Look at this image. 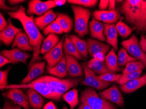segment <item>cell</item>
Returning <instances> with one entry per match:
<instances>
[{
	"label": "cell",
	"instance_id": "5bb4252c",
	"mask_svg": "<svg viewBox=\"0 0 146 109\" xmlns=\"http://www.w3.org/2000/svg\"><path fill=\"white\" fill-rule=\"evenodd\" d=\"M8 27L0 32V39L7 46H9L13 42L16 35L23 32V29L18 28L12 24L10 18L8 19Z\"/></svg>",
	"mask_w": 146,
	"mask_h": 109
},
{
	"label": "cell",
	"instance_id": "8d00e7d4",
	"mask_svg": "<svg viewBox=\"0 0 146 109\" xmlns=\"http://www.w3.org/2000/svg\"><path fill=\"white\" fill-rule=\"evenodd\" d=\"M122 76V74H115L112 73H108L100 75L98 76V77L100 79L103 81L109 82H113L118 81L121 78Z\"/></svg>",
	"mask_w": 146,
	"mask_h": 109
},
{
	"label": "cell",
	"instance_id": "ba28073f",
	"mask_svg": "<svg viewBox=\"0 0 146 109\" xmlns=\"http://www.w3.org/2000/svg\"><path fill=\"white\" fill-rule=\"evenodd\" d=\"M121 44L130 55L141 61L146 66V54L142 50L139 45L138 39L135 35L122 42Z\"/></svg>",
	"mask_w": 146,
	"mask_h": 109
},
{
	"label": "cell",
	"instance_id": "5b68a950",
	"mask_svg": "<svg viewBox=\"0 0 146 109\" xmlns=\"http://www.w3.org/2000/svg\"><path fill=\"white\" fill-rule=\"evenodd\" d=\"M80 101L88 105L92 109H116L110 102L100 98L93 88H87L82 91Z\"/></svg>",
	"mask_w": 146,
	"mask_h": 109
},
{
	"label": "cell",
	"instance_id": "816d5d0a",
	"mask_svg": "<svg viewBox=\"0 0 146 109\" xmlns=\"http://www.w3.org/2000/svg\"><path fill=\"white\" fill-rule=\"evenodd\" d=\"M62 109H68V107H67V106H64L63 107V108H62Z\"/></svg>",
	"mask_w": 146,
	"mask_h": 109
},
{
	"label": "cell",
	"instance_id": "bcb514c9",
	"mask_svg": "<svg viewBox=\"0 0 146 109\" xmlns=\"http://www.w3.org/2000/svg\"><path fill=\"white\" fill-rule=\"evenodd\" d=\"M115 1L110 0L109 1L108 11H116L115 10Z\"/></svg>",
	"mask_w": 146,
	"mask_h": 109
},
{
	"label": "cell",
	"instance_id": "7c38bea8",
	"mask_svg": "<svg viewBox=\"0 0 146 109\" xmlns=\"http://www.w3.org/2000/svg\"><path fill=\"white\" fill-rule=\"evenodd\" d=\"M99 95L102 99L110 101L120 107L123 106V97L116 85L99 92Z\"/></svg>",
	"mask_w": 146,
	"mask_h": 109
},
{
	"label": "cell",
	"instance_id": "f907efd6",
	"mask_svg": "<svg viewBox=\"0 0 146 109\" xmlns=\"http://www.w3.org/2000/svg\"><path fill=\"white\" fill-rule=\"evenodd\" d=\"M54 1L56 6H57L63 5L65 4L67 1H65V0H55Z\"/></svg>",
	"mask_w": 146,
	"mask_h": 109
},
{
	"label": "cell",
	"instance_id": "6da1fadb",
	"mask_svg": "<svg viewBox=\"0 0 146 109\" xmlns=\"http://www.w3.org/2000/svg\"><path fill=\"white\" fill-rule=\"evenodd\" d=\"M7 14L11 18L18 20L23 25L25 33L29 37V43L33 48V57L28 65V69L38 63L40 60V54L41 46L44 41V36L39 32L38 28L35 24L34 17L33 15L28 16L25 13V9L23 6L19 7V9L16 11H9Z\"/></svg>",
	"mask_w": 146,
	"mask_h": 109
},
{
	"label": "cell",
	"instance_id": "ffe728a7",
	"mask_svg": "<svg viewBox=\"0 0 146 109\" xmlns=\"http://www.w3.org/2000/svg\"><path fill=\"white\" fill-rule=\"evenodd\" d=\"M17 47L24 51H33V48L29 43V37L25 32H22L16 35L12 43L13 48Z\"/></svg>",
	"mask_w": 146,
	"mask_h": 109
},
{
	"label": "cell",
	"instance_id": "c3c4849f",
	"mask_svg": "<svg viewBox=\"0 0 146 109\" xmlns=\"http://www.w3.org/2000/svg\"><path fill=\"white\" fill-rule=\"evenodd\" d=\"M9 1V4L11 5L12 6L18 5L19 3L24 2L25 1L24 0H9V1Z\"/></svg>",
	"mask_w": 146,
	"mask_h": 109
},
{
	"label": "cell",
	"instance_id": "603a6c76",
	"mask_svg": "<svg viewBox=\"0 0 146 109\" xmlns=\"http://www.w3.org/2000/svg\"><path fill=\"white\" fill-rule=\"evenodd\" d=\"M47 72L52 76H55L60 79L64 78L68 74L66 65V60L64 55L62 59L54 67H47Z\"/></svg>",
	"mask_w": 146,
	"mask_h": 109
},
{
	"label": "cell",
	"instance_id": "e0dca14e",
	"mask_svg": "<svg viewBox=\"0 0 146 109\" xmlns=\"http://www.w3.org/2000/svg\"><path fill=\"white\" fill-rule=\"evenodd\" d=\"M104 34L106 42L113 47L115 51L118 50V32L115 25L104 24Z\"/></svg>",
	"mask_w": 146,
	"mask_h": 109
},
{
	"label": "cell",
	"instance_id": "9a60e30c",
	"mask_svg": "<svg viewBox=\"0 0 146 109\" xmlns=\"http://www.w3.org/2000/svg\"><path fill=\"white\" fill-rule=\"evenodd\" d=\"M68 74L73 77H82L84 74L82 67L79 63L77 59L72 55L65 53Z\"/></svg>",
	"mask_w": 146,
	"mask_h": 109
},
{
	"label": "cell",
	"instance_id": "60d3db41",
	"mask_svg": "<svg viewBox=\"0 0 146 109\" xmlns=\"http://www.w3.org/2000/svg\"><path fill=\"white\" fill-rule=\"evenodd\" d=\"M3 109H22V106L8 101H5Z\"/></svg>",
	"mask_w": 146,
	"mask_h": 109
},
{
	"label": "cell",
	"instance_id": "d4e9b609",
	"mask_svg": "<svg viewBox=\"0 0 146 109\" xmlns=\"http://www.w3.org/2000/svg\"><path fill=\"white\" fill-rule=\"evenodd\" d=\"M63 50L65 53L74 56L77 60L83 59L82 55L78 51L75 45L72 42L68 35L65 36L63 44Z\"/></svg>",
	"mask_w": 146,
	"mask_h": 109
},
{
	"label": "cell",
	"instance_id": "8fae6325",
	"mask_svg": "<svg viewBox=\"0 0 146 109\" xmlns=\"http://www.w3.org/2000/svg\"><path fill=\"white\" fill-rule=\"evenodd\" d=\"M2 96L14 102L25 109H30L28 97L20 89H10L3 92Z\"/></svg>",
	"mask_w": 146,
	"mask_h": 109
},
{
	"label": "cell",
	"instance_id": "83f0119b",
	"mask_svg": "<svg viewBox=\"0 0 146 109\" xmlns=\"http://www.w3.org/2000/svg\"><path fill=\"white\" fill-rule=\"evenodd\" d=\"M60 38L55 34H50L43 42L40 54H45L50 51L60 42Z\"/></svg>",
	"mask_w": 146,
	"mask_h": 109
},
{
	"label": "cell",
	"instance_id": "ee69618b",
	"mask_svg": "<svg viewBox=\"0 0 146 109\" xmlns=\"http://www.w3.org/2000/svg\"><path fill=\"white\" fill-rule=\"evenodd\" d=\"M139 45L141 47L142 50L143 52H146V39L144 36L142 35L141 40L139 42Z\"/></svg>",
	"mask_w": 146,
	"mask_h": 109
},
{
	"label": "cell",
	"instance_id": "f1b7e54d",
	"mask_svg": "<svg viewBox=\"0 0 146 109\" xmlns=\"http://www.w3.org/2000/svg\"><path fill=\"white\" fill-rule=\"evenodd\" d=\"M117 60L118 57L115 52L114 50L112 48L106 56L105 62L108 69L113 73L122 70V69L119 68L118 66Z\"/></svg>",
	"mask_w": 146,
	"mask_h": 109
},
{
	"label": "cell",
	"instance_id": "1f68e13d",
	"mask_svg": "<svg viewBox=\"0 0 146 109\" xmlns=\"http://www.w3.org/2000/svg\"><path fill=\"white\" fill-rule=\"evenodd\" d=\"M137 60V59L129 55L127 50L124 48H122L119 51L117 60L118 66H124L129 62H135Z\"/></svg>",
	"mask_w": 146,
	"mask_h": 109
},
{
	"label": "cell",
	"instance_id": "e575fe53",
	"mask_svg": "<svg viewBox=\"0 0 146 109\" xmlns=\"http://www.w3.org/2000/svg\"><path fill=\"white\" fill-rule=\"evenodd\" d=\"M64 33L60 25L56 19L43 30V34L48 36L50 34H62Z\"/></svg>",
	"mask_w": 146,
	"mask_h": 109
},
{
	"label": "cell",
	"instance_id": "4dcf8cb0",
	"mask_svg": "<svg viewBox=\"0 0 146 109\" xmlns=\"http://www.w3.org/2000/svg\"><path fill=\"white\" fill-rule=\"evenodd\" d=\"M78 96V91L76 89H74L66 92L62 96L63 99L70 106V109H74L79 104L80 102Z\"/></svg>",
	"mask_w": 146,
	"mask_h": 109
},
{
	"label": "cell",
	"instance_id": "30bf717a",
	"mask_svg": "<svg viewBox=\"0 0 146 109\" xmlns=\"http://www.w3.org/2000/svg\"><path fill=\"white\" fill-rule=\"evenodd\" d=\"M65 36L63 37L58 44L43 55V59L47 63L48 67H54L62 59L63 54V44Z\"/></svg>",
	"mask_w": 146,
	"mask_h": 109
},
{
	"label": "cell",
	"instance_id": "b9f144b4",
	"mask_svg": "<svg viewBox=\"0 0 146 109\" xmlns=\"http://www.w3.org/2000/svg\"><path fill=\"white\" fill-rule=\"evenodd\" d=\"M9 25V23L6 21L5 19L4 18V16L2 13L0 14V31H3L5 30Z\"/></svg>",
	"mask_w": 146,
	"mask_h": 109
},
{
	"label": "cell",
	"instance_id": "cb8c5ba5",
	"mask_svg": "<svg viewBox=\"0 0 146 109\" xmlns=\"http://www.w3.org/2000/svg\"><path fill=\"white\" fill-rule=\"evenodd\" d=\"M29 105L34 109H41L44 104V100L40 93L32 89L27 92Z\"/></svg>",
	"mask_w": 146,
	"mask_h": 109
},
{
	"label": "cell",
	"instance_id": "277c9868",
	"mask_svg": "<svg viewBox=\"0 0 146 109\" xmlns=\"http://www.w3.org/2000/svg\"><path fill=\"white\" fill-rule=\"evenodd\" d=\"M71 9L74 16V31L80 38H83L89 33L88 24L91 12L77 5H72Z\"/></svg>",
	"mask_w": 146,
	"mask_h": 109
},
{
	"label": "cell",
	"instance_id": "484cf974",
	"mask_svg": "<svg viewBox=\"0 0 146 109\" xmlns=\"http://www.w3.org/2000/svg\"><path fill=\"white\" fill-rule=\"evenodd\" d=\"M57 18L56 20L58 22L64 33L70 32L74 25V22L71 17L63 13H56Z\"/></svg>",
	"mask_w": 146,
	"mask_h": 109
},
{
	"label": "cell",
	"instance_id": "d6a6232c",
	"mask_svg": "<svg viewBox=\"0 0 146 109\" xmlns=\"http://www.w3.org/2000/svg\"><path fill=\"white\" fill-rule=\"evenodd\" d=\"M123 18V17L119 21H118L115 25V28L122 37L126 38L131 35L133 29H131L128 25L122 21Z\"/></svg>",
	"mask_w": 146,
	"mask_h": 109
},
{
	"label": "cell",
	"instance_id": "d590c367",
	"mask_svg": "<svg viewBox=\"0 0 146 109\" xmlns=\"http://www.w3.org/2000/svg\"><path fill=\"white\" fill-rule=\"evenodd\" d=\"M142 71L143 70H141L137 72L123 74L121 78L116 82V83L123 85L127 83L129 81L138 78L140 77V75L141 74Z\"/></svg>",
	"mask_w": 146,
	"mask_h": 109
},
{
	"label": "cell",
	"instance_id": "ac0fdd59",
	"mask_svg": "<svg viewBox=\"0 0 146 109\" xmlns=\"http://www.w3.org/2000/svg\"><path fill=\"white\" fill-rule=\"evenodd\" d=\"M45 66V62H38L33 65L29 69L27 76L22 80L21 84L30 83L33 79L41 75L44 73Z\"/></svg>",
	"mask_w": 146,
	"mask_h": 109
},
{
	"label": "cell",
	"instance_id": "3957f363",
	"mask_svg": "<svg viewBox=\"0 0 146 109\" xmlns=\"http://www.w3.org/2000/svg\"><path fill=\"white\" fill-rule=\"evenodd\" d=\"M47 84L52 91L62 96L70 89L77 87L79 83L83 80L82 77L70 79H61L50 76H44L37 79Z\"/></svg>",
	"mask_w": 146,
	"mask_h": 109
},
{
	"label": "cell",
	"instance_id": "f6af8a7d",
	"mask_svg": "<svg viewBox=\"0 0 146 109\" xmlns=\"http://www.w3.org/2000/svg\"><path fill=\"white\" fill-rule=\"evenodd\" d=\"M12 63L11 61L9 60L8 59L6 58L2 55H0V67L2 68L4 65L7 64Z\"/></svg>",
	"mask_w": 146,
	"mask_h": 109
},
{
	"label": "cell",
	"instance_id": "681fc988",
	"mask_svg": "<svg viewBox=\"0 0 146 109\" xmlns=\"http://www.w3.org/2000/svg\"><path fill=\"white\" fill-rule=\"evenodd\" d=\"M78 109H92L88 105L82 102H81Z\"/></svg>",
	"mask_w": 146,
	"mask_h": 109
},
{
	"label": "cell",
	"instance_id": "2e32d148",
	"mask_svg": "<svg viewBox=\"0 0 146 109\" xmlns=\"http://www.w3.org/2000/svg\"><path fill=\"white\" fill-rule=\"evenodd\" d=\"M109 44L99 42L97 40L88 38L87 41V50L90 56L93 57L96 54L103 53L106 55L110 50Z\"/></svg>",
	"mask_w": 146,
	"mask_h": 109
},
{
	"label": "cell",
	"instance_id": "7402d4cb",
	"mask_svg": "<svg viewBox=\"0 0 146 109\" xmlns=\"http://www.w3.org/2000/svg\"><path fill=\"white\" fill-rule=\"evenodd\" d=\"M146 85V74L141 77L129 81L121 85V91L124 93H131Z\"/></svg>",
	"mask_w": 146,
	"mask_h": 109
},
{
	"label": "cell",
	"instance_id": "836d02e7",
	"mask_svg": "<svg viewBox=\"0 0 146 109\" xmlns=\"http://www.w3.org/2000/svg\"><path fill=\"white\" fill-rule=\"evenodd\" d=\"M144 63L141 61L131 62L127 63L123 71V74L137 72L143 69L146 67Z\"/></svg>",
	"mask_w": 146,
	"mask_h": 109
},
{
	"label": "cell",
	"instance_id": "8992f818",
	"mask_svg": "<svg viewBox=\"0 0 146 109\" xmlns=\"http://www.w3.org/2000/svg\"><path fill=\"white\" fill-rule=\"evenodd\" d=\"M14 88L32 89L40 93L45 98L55 100H60L61 97L60 95L52 92L47 84L37 79L30 83L26 84H12L4 87H0L1 90Z\"/></svg>",
	"mask_w": 146,
	"mask_h": 109
},
{
	"label": "cell",
	"instance_id": "f5cc1de1",
	"mask_svg": "<svg viewBox=\"0 0 146 109\" xmlns=\"http://www.w3.org/2000/svg\"><path fill=\"white\" fill-rule=\"evenodd\" d=\"M145 38H146V36H145Z\"/></svg>",
	"mask_w": 146,
	"mask_h": 109
},
{
	"label": "cell",
	"instance_id": "7a4b0ae2",
	"mask_svg": "<svg viewBox=\"0 0 146 109\" xmlns=\"http://www.w3.org/2000/svg\"><path fill=\"white\" fill-rule=\"evenodd\" d=\"M125 21L138 32H146V0H125L118 7Z\"/></svg>",
	"mask_w": 146,
	"mask_h": 109
},
{
	"label": "cell",
	"instance_id": "d6986e66",
	"mask_svg": "<svg viewBox=\"0 0 146 109\" xmlns=\"http://www.w3.org/2000/svg\"><path fill=\"white\" fill-rule=\"evenodd\" d=\"M57 18V15L52 10L46 12L42 16L34 19V22L38 29L43 30L46 27L53 22Z\"/></svg>",
	"mask_w": 146,
	"mask_h": 109
},
{
	"label": "cell",
	"instance_id": "ab89813d",
	"mask_svg": "<svg viewBox=\"0 0 146 109\" xmlns=\"http://www.w3.org/2000/svg\"><path fill=\"white\" fill-rule=\"evenodd\" d=\"M0 8L1 9L4 10L5 11H16L19 9V7L17 6L9 7L6 5L5 4V1L3 0L0 1Z\"/></svg>",
	"mask_w": 146,
	"mask_h": 109
},
{
	"label": "cell",
	"instance_id": "52a82bcc",
	"mask_svg": "<svg viewBox=\"0 0 146 109\" xmlns=\"http://www.w3.org/2000/svg\"><path fill=\"white\" fill-rule=\"evenodd\" d=\"M85 79L81 82V85L89 86L98 90H102L107 87L110 84V82L101 80L96 76V73L89 68L88 63L82 64Z\"/></svg>",
	"mask_w": 146,
	"mask_h": 109
},
{
	"label": "cell",
	"instance_id": "7dc6e473",
	"mask_svg": "<svg viewBox=\"0 0 146 109\" xmlns=\"http://www.w3.org/2000/svg\"><path fill=\"white\" fill-rule=\"evenodd\" d=\"M43 109H56V108L54 103L50 102L44 106Z\"/></svg>",
	"mask_w": 146,
	"mask_h": 109
},
{
	"label": "cell",
	"instance_id": "f546056e",
	"mask_svg": "<svg viewBox=\"0 0 146 109\" xmlns=\"http://www.w3.org/2000/svg\"><path fill=\"white\" fill-rule=\"evenodd\" d=\"M69 36L83 57L87 58L88 54L87 50V42L81 39L76 35H69Z\"/></svg>",
	"mask_w": 146,
	"mask_h": 109
},
{
	"label": "cell",
	"instance_id": "9c48e42d",
	"mask_svg": "<svg viewBox=\"0 0 146 109\" xmlns=\"http://www.w3.org/2000/svg\"><path fill=\"white\" fill-rule=\"evenodd\" d=\"M56 7V6L54 1H42L39 0H31L29 2L27 14L29 16L35 15L41 16Z\"/></svg>",
	"mask_w": 146,
	"mask_h": 109
},
{
	"label": "cell",
	"instance_id": "74e56055",
	"mask_svg": "<svg viewBox=\"0 0 146 109\" xmlns=\"http://www.w3.org/2000/svg\"><path fill=\"white\" fill-rule=\"evenodd\" d=\"M97 0H68V2L74 5L83 6L85 7H92L98 3Z\"/></svg>",
	"mask_w": 146,
	"mask_h": 109
},
{
	"label": "cell",
	"instance_id": "f35d334b",
	"mask_svg": "<svg viewBox=\"0 0 146 109\" xmlns=\"http://www.w3.org/2000/svg\"><path fill=\"white\" fill-rule=\"evenodd\" d=\"M10 67L3 71H0V87L8 86V77Z\"/></svg>",
	"mask_w": 146,
	"mask_h": 109
},
{
	"label": "cell",
	"instance_id": "4fadbf2b",
	"mask_svg": "<svg viewBox=\"0 0 146 109\" xmlns=\"http://www.w3.org/2000/svg\"><path fill=\"white\" fill-rule=\"evenodd\" d=\"M1 55L5 57L14 64L19 62L26 64L28 59L30 58V54L22 51L17 47L11 50L2 51Z\"/></svg>",
	"mask_w": 146,
	"mask_h": 109
},
{
	"label": "cell",
	"instance_id": "7bdbcfd3",
	"mask_svg": "<svg viewBox=\"0 0 146 109\" xmlns=\"http://www.w3.org/2000/svg\"><path fill=\"white\" fill-rule=\"evenodd\" d=\"M109 1L101 0L99 4V9L100 11H106L109 7Z\"/></svg>",
	"mask_w": 146,
	"mask_h": 109
},
{
	"label": "cell",
	"instance_id": "4316f807",
	"mask_svg": "<svg viewBox=\"0 0 146 109\" xmlns=\"http://www.w3.org/2000/svg\"><path fill=\"white\" fill-rule=\"evenodd\" d=\"M88 65L92 70L100 75L108 73H113L108 69L105 60L102 61L95 58H93L88 61Z\"/></svg>",
	"mask_w": 146,
	"mask_h": 109
},
{
	"label": "cell",
	"instance_id": "44dd1931",
	"mask_svg": "<svg viewBox=\"0 0 146 109\" xmlns=\"http://www.w3.org/2000/svg\"><path fill=\"white\" fill-rule=\"evenodd\" d=\"M91 36L100 41H105L106 39L104 34V25L102 23L92 18L89 24Z\"/></svg>",
	"mask_w": 146,
	"mask_h": 109
}]
</instances>
